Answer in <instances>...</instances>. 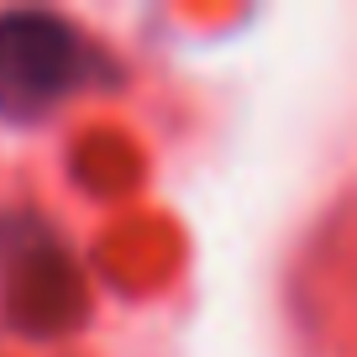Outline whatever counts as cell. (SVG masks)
<instances>
[{
	"label": "cell",
	"mask_w": 357,
	"mask_h": 357,
	"mask_svg": "<svg viewBox=\"0 0 357 357\" xmlns=\"http://www.w3.org/2000/svg\"><path fill=\"white\" fill-rule=\"evenodd\" d=\"M100 74L74 22L53 11H0V121H37Z\"/></svg>",
	"instance_id": "obj_1"
}]
</instances>
